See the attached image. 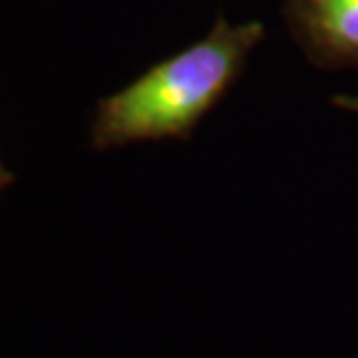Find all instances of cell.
<instances>
[{
  "instance_id": "obj_1",
  "label": "cell",
  "mask_w": 358,
  "mask_h": 358,
  "mask_svg": "<svg viewBox=\"0 0 358 358\" xmlns=\"http://www.w3.org/2000/svg\"><path fill=\"white\" fill-rule=\"evenodd\" d=\"M266 30L259 21L215 26L192 47L148 67L125 88L102 97L90 120L95 150L132 143L189 139L206 113L229 93Z\"/></svg>"
},
{
  "instance_id": "obj_2",
  "label": "cell",
  "mask_w": 358,
  "mask_h": 358,
  "mask_svg": "<svg viewBox=\"0 0 358 358\" xmlns=\"http://www.w3.org/2000/svg\"><path fill=\"white\" fill-rule=\"evenodd\" d=\"M282 12L310 63L358 70V0H285Z\"/></svg>"
},
{
  "instance_id": "obj_3",
  "label": "cell",
  "mask_w": 358,
  "mask_h": 358,
  "mask_svg": "<svg viewBox=\"0 0 358 358\" xmlns=\"http://www.w3.org/2000/svg\"><path fill=\"white\" fill-rule=\"evenodd\" d=\"M12 185H14V173L7 169L5 162H3V157H0V196H3Z\"/></svg>"
},
{
  "instance_id": "obj_4",
  "label": "cell",
  "mask_w": 358,
  "mask_h": 358,
  "mask_svg": "<svg viewBox=\"0 0 358 358\" xmlns=\"http://www.w3.org/2000/svg\"><path fill=\"white\" fill-rule=\"evenodd\" d=\"M333 102L338 104V106H342V109L356 111V113H358V97H335Z\"/></svg>"
}]
</instances>
